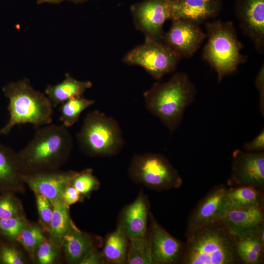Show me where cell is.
<instances>
[{
    "mask_svg": "<svg viewBox=\"0 0 264 264\" xmlns=\"http://www.w3.org/2000/svg\"><path fill=\"white\" fill-rule=\"evenodd\" d=\"M170 1H174L175 0H169Z\"/></svg>",
    "mask_w": 264,
    "mask_h": 264,
    "instance_id": "obj_41",
    "label": "cell"
},
{
    "mask_svg": "<svg viewBox=\"0 0 264 264\" xmlns=\"http://www.w3.org/2000/svg\"><path fill=\"white\" fill-rule=\"evenodd\" d=\"M227 189L223 184L216 186L199 202L188 218L186 234L220 220Z\"/></svg>",
    "mask_w": 264,
    "mask_h": 264,
    "instance_id": "obj_17",
    "label": "cell"
},
{
    "mask_svg": "<svg viewBox=\"0 0 264 264\" xmlns=\"http://www.w3.org/2000/svg\"><path fill=\"white\" fill-rule=\"evenodd\" d=\"M64 0H37V3L38 4H41L43 3H58Z\"/></svg>",
    "mask_w": 264,
    "mask_h": 264,
    "instance_id": "obj_39",
    "label": "cell"
},
{
    "mask_svg": "<svg viewBox=\"0 0 264 264\" xmlns=\"http://www.w3.org/2000/svg\"><path fill=\"white\" fill-rule=\"evenodd\" d=\"M29 223L24 216L0 219V237L14 242Z\"/></svg>",
    "mask_w": 264,
    "mask_h": 264,
    "instance_id": "obj_31",
    "label": "cell"
},
{
    "mask_svg": "<svg viewBox=\"0 0 264 264\" xmlns=\"http://www.w3.org/2000/svg\"><path fill=\"white\" fill-rule=\"evenodd\" d=\"M149 220L147 236L153 264H180L185 243L165 230L151 212Z\"/></svg>",
    "mask_w": 264,
    "mask_h": 264,
    "instance_id": "obj_10",
    "label": "cell"
},
{
    "mask_svg": "<svg viewBox=\"0 0 264 264\" xmlns=\"http://www.w3.org/2000/svg\"><path fill=\"white\" fill-rule=\"evenodd\" d=\"M84 198L79 192L72 185L67 186L63 192L61 200L67 206L69 207Z\"/></svg>",
    "mask_w": 264,
    "mask_h": 264,
    "instance_id": "obj_35",
    "label": "cell"
},
{
    "mask_svg": "<svg viewBox=\"0 0 264 264\" xmlns=\"http://www.w3.org/2000/svg\"><path fill=\"white\" fill-rule=\"evenodd\" d=\"M73 146L72 137L62 124L38 128L30 141L17 153L22 173L58 170L68 160Z\"/></svg>",
    "mask_w": 264,
    "mask_h": 264,
    "instance_id": "obj_1",
    "label": "cell"
},
{
    "mask_svg": "<svg viewBox=\"0 0 264 264\" xmlns=\"http://www.w3.org/2000/svg\"><path fill=\"white\" fill-rule=\"evenodd\" d=\"M205 28L208 40L203 57L216 71L220 82L235 73L245 57L241 53L242 44L231 21L214 20L206 23Z\"/></svg>",
    "mask_w": 264,
    "mask_h": 264,
    "instance_id": "obj_5",
    "label": "cell"
},
{
    "mask_svg": "<svg viewBox=\"0 0 264 264\" xmlns=\"http://www.w3.org/2000/svg\"><path fill=\"white\" fill-rule=\"evenodd\" d=\"M22 174L17 153L0 142V192L22 191L24 184Z\"/></svg>",
    "mask_w": 264,
    "mask_h": 264,
    "instance_id": "obj_20",
    "label": "cell"
},
{
    "mask_svg": "<svg viewBox=\"0 0 264 264\" xmlns=\"http://www.w3.org/2000/svg\"><path fill=\"white\" fill-rule=\"evenodd\" d=\"M71 184L84 199L86 197L88 198L93 192L99 189L100 182L93 175V170L88 168L77 172Z\"/></svg>",
    "mask_w": 264,
    "mask_h": 264,
    "instance_id": "obj_29",
    "label": "cell"
},
{
    "mask_svg": "<svg viewBox=\"0 0 264 264\" xmlns=\"http://www.w3.org/2000/svg\"><path fill=\"white\" fill-rule=\"evenodd\" d=\"M76 137L81 150L92 157L115 155L124 144L117 121L98 110L86 115Z\"/></svg>",
    "mask_w": 264,
    "mask_h": 264,
    "instance_id": "obj_6",
    "label": "cell"
},
{
    "mask_svg": "<svg viewBox=\"0 0 264 264\" xmlns=\"http://www.w3.org/2000/svg\"><path fill=\"white\" fill-rule=\"evenodd\" d=\"M92 86L90 81H79L66 73L65 79L60 83L48 85L45 89V94L55 108L71 98L82 96Z\"/></svg>",
    "mask_w": 264,
    "mask_h": 264,
    "instance_id": "obj_21",
    "label": "cell"
},
{
    "mask_svg": "<svg viewBox=\"0 0 264 264\" xmlns=\"http://www.w3.org/2000/svg\"><path fill=\"white\" fill-rule=\"evenodd\" d=\"M221 7L220 0H175L171 1L170 19L183 20L200 25L217 16Z\"/></svg>",
    "mask_w": 264,
    "mask_h": 264,
    "instance_id": "obj_18",
    "label": "cell"
},
{
    "mask_svg": "<svg viewBox=\"0 0 264 264\" xmlns=\"http://www.w3.org/2000/svg\"><path fill=\"white\" fill-rule=\"evenodd\" d=\"M170 30L163 35L162 41L181 58L191 57L206 38L199 25L180 19L172 20Z\"/></svg>",
    "mask_w": 264,
    "mask_h": 264,
    "instance_id": "obj_13",
    "label": "cell"
},
{
    "mask_svg": "<svg viewBox=\"0 0 264 264\" xmlns=\"http://www.w3.org/2000/svg\"><path fill=\"white\" fill-rule=\"evenodd\" d=\"M39 215L40 224L47 232L53 216L54 207L52 203L46 197L34 193Z\"/></svg>",
    "mask_w": 264,
    "mask_h": 264,
    "instance_id": "obj_34",
    "label": "cell"
},
{
    "mask_svg": "<svg viewBox=\"0 0 264 264\" xmlns=\"http://www.w3.org/2000/svg\"><path fill=\"white\" fill-rule=\"evenodd\" d=\"M94 103V100L82 96L74 97L65 102L59 108V119L62 124L67 128L71 127L78 121L82 112Z\"/></svg>",
    "mask_w": 264,
    "mask_h": 264,
    "instance_id": "obj_26",
    "label": "cell"
},
{
    "mask_svg": "<svg viewBox=\"0 0 264 264\" xmlns=\"http://www.w3.org/2000/svg\"><path fill=\"white\" fill-rule=\"evenodd\" d=\"M77 172L58 170L22 174V177L34 193L39 194L47 198L51 202L61 200L65 189L72 181Z\"/></svg>",
    "mask_w": 264,
    "mask_h": 264,
    "instance_id": "obj_15",
    "label": "cell"
},
{
    "mask_svg": "<svg viewBox=\"0 0 264 264\" xmlns=\"http://www.w3.org/2000/svg\"><path fill=\"white\" fill-rule=\"evenodd\" d=\"M128 173L134 182L158 191L179 188L182 184L178 171L160 154H135Z\"/></svg>",
    "mask_w": 264,
    "mask_h": 264,
    "instance_id": "obj_7",
    "label": "cell"
},
{
    "mask_svg": "<svg viewBox=\"0 0 264 264\" xmlns=\"http://www.w3.org/2000/svg\"><path fill=\"white\" fill-rule=\"evenodd\" d=\"M236 249L241 263L262 264L264 262V242L254 236L237 237Z\"/></svg>",
    "mask_w": 264,
    "mask_h": 264,
    "instance_id": "obj_25",
    "label": "cell"
},
{
    "mask_svg": "<svg viewBox=\"0 0 264 264\" xmlns=\"http://www.w3.org/2000/svg\"><path fill=\"white\" fill-rule=\"evenodd\" d=\"M51 202L54 210L47 232L48 238L62 248L64 236L76 226L71 219L69 207L61 200Z\"/></svg>",
    "mask_w": 264,
    "mask_h": 264,
    "instance_id": "obj_23",
    "label": "cell"
},
{
    "mask_svg": "<svg viewBox=\"0 0 264 264\" xmlns=\"http://www.w3.org/2000/svg\"><path fill=\"white\" fill-rule=\"evenodd\" d=\"M244 151L251 153H260L264 150V130L253 140L243 145Z\"/></svg>",
    "mask_w": 264,
    "mask_h": 264,
    "instance_id": "obj_36",
    "label": "cell"
},
{
    "mask_svg": "<svg viewBox=\"0 0 264 264\" xmlns=\"http://www.w3.org/2000/svg\"><path fill=\"white\" fill-rule=\"evenodd\" d=\"M62 248L49 238L43 241L37 248L34 259L40 264H52L58 259Z\"/></svg>",
    "mask_w": 264,
    "mask_h": 264,
    "instance_id": "obj_32",
    "label": "cell"
},
{
    "mask_svg": "<svg viewBox=\"0 0 264 264\" xmlns=\"http://www.w3.org/2000/svg\"><path fill=\"white\" fill-rule=\"evenodd\" d=\"M13 241L0 237V264H24L26 263L21 251Z\"/></svg>",
    "mask_w": 264,
    "mask_h": 264,
    "instance_id": "obj_33",
    "label": "cell"
},
{
    "mask_svg": "<svg viewBox=\"0 0 264 264\" xmlns=\"http://www.w3.org/2000/svg\"><path fill=\"white\" fill-rule=\"evenodd\" d=\"M150 208L148 197L141 190L136 199L121 210L117 228L129 240L147 236Z\"/></svg>",
    "mask_w": 264,
    "mask_h": 264,
    "instance_id": "obj_16",
    "label": "cell"
},
{
    "mask_svg": "<svg viewBox=\"0 0 264 264\" xmlns=\"http://www.w3.org/2000/svg\"><path fill=\"white\" fill-rule=\"evenodd\" d=\"M182 264H241L237 237L220 220L186 234Z\"/></svg>",
    "mask_w": 264,
    "mask_h": 264,
    "instance_id": "obj_3",
    "label": "cell"
},
{
    "mask_svg": "<svg viewBox=\"0 0 264 264\" xmlns=\"http://www.w3.org/2000/svg\"><path fill=\"white\" fill-rule=\"evenodd\" d=\"M44 230L39 224L29 223L15 238L14 242L22 245L31 258L34 259L38 246L47 239Z\"/></svg>",
    "mask_w": 264,
    "mask_h": 264,
    "instance_id": "obj_27",
    "label": "cell"
},
{
    "mask_svg": "<svg viewBox=\"0 0 264 264\" xmlns=\"http://www.w3.org/2000/svg\"><path fill=\"white\" fill-rule=\"evenodd\" d=\"M103 242L101 238L84 232L76 226L64 236L62 249L68 263L81 264L90 252L102 246Z\"/></svg>",
    "mask_w": 264,
    "mask_h": 264,
    "instance_id": "obj_19",
    "label": "cell"
},
{
    "mask_svg": "<svg viewBox=\"0 0 264 264\" xmlns=\"http://www.w3.org/2000/svg\"><path fill=\"white\" fill-rule=\"evenodd\" d=\"M181 57L162 41L146 37L145 42L130 51L123 62L144 68L153 78L159 79L175 70Z\"/></svg>",
    "mask_w": 264,
    "mask_h": 264,
    "instance_id": "obj_8",
    "label": "cell"
},
{
    "mask_svg": "<svg viewBox=\"0 0 264 264\" xmlns=\"http://www.w3.org/2000/svg\"><path fill=\"white\" fill-rule=\"evenodd\" d=\"M227 183L230 187L250 186L264 192V152L234 151Z\"/></svg>",
    "mask_w": 264,
    "mask_h": 264,
    "instance_id": "obj_9",
    "label": "cell"
},
{
    "mask_svg": "<svg viewBox=\"0 0 264 264\" xmlns=\"http://www.w3.org/2000/svg\"><path fill=\"white\" fill-rule=\"evenodd\" d=\"M195 85L185 72L174 74L167 81L156 82L144 93L147 110L173 132L180 126L186 108L195 100Z\"/></svg>",
    "mask_w": 264,
    "mask_h": 264,
    "instance_id": "obj_2",
    "label": "cell"
},
{
    "mask_svg": "<svg viewBox=\"0 0 264 264\" xmlns=\"http://www.w3.org/2000/svg\"><path fill=\"white\" fill-rule=\"evenodd\" d=\"M75 2H79L86 1L87 0H68Z\"/></svg>",
    "mask_w": 264,
    "mask_h": 264,
    "instance_id": "obj_40",
    "label": "cell"
},
{
    "mask_svg": "<svg viewBox=\"0 0 264 264\" xmlns=\"http://www.w3.org/2000/svg\"><path fill=\"white\" fill-rule=\"evenodd\" d=\"M220 220L237 237L254 236L264 242V207L230 209Z\"/></svg>",
    "mask_w": 264,
    "mask_h": 264,
    "instance_id": "obj_12",
    "label": "cell"
},
{
    "mask_svg": "<svg viewBox=\"0 0 264 264\" xmlns=\"http://www.w3.org/2000/svg\"><path fill=\"white\" fill-rule=\"evenodd\" d=\"M234 10L243 33L256 50L264 53V0H235Z\"/></svg>",
    "mask_w": 264,
    "mask_h": 264,
    "instance_id": "obj_14",
    "label": "cell"
},
{
    "mask_svg": "<svg viewBox=\"0 0 264 264\" xmlns=\"http://www.w3.org/2000/svg\"><path fill=\"white\" fill-rule=\"evenodd\" d=\"M255 87L260 92L259 107L260 111L264 114V66L263 65L255 81Z\"/></svg>",
    "mask_w": 264,
    "mask_h": 264,
    "instance_id": "obj_37",
    "label": "cell"
},
{
    "mask_svg": "<svg viewBox=\"0 0 264 264\" xmlns=\"http://www.w3.org/2000/svg\"><path fill=\"white\" fill-rule=\"evenodd\" d=\"M2 90L8 100L9 117L0 128V136L8 135L16 126L29 124L38 128L52 123V103L44 93L33 88L29 79L10 82Z\"/></svg>",
    "mask_w": 264,
    "mask_h": 264,
    "instance_id": "obj_4",
    "label": "cell"
},
{
    "mask_svg": "<svg viewBox=\"0 0 264 264\" xmlns=\"http://www.w3.org/2000/svg\"><path fill=\"white\" fill-rule=\"evenodd\" d=\"M251 206L264 207V192L250 186L227 188L223 199L224 213L230 209Z\"/></svg>",
    "mask_w": 264,
    "mask_h": 264,
    "instance_id": "obj_22",
    "label": "cell"
},
{
    "mask_svg": "<svg viewBox=\"0 0 264 264\" xmlns=\"http://www.w3.org/2000/svg\"><path fill=\"white\" fill-rule=\"evenodd\" d=\"M129 243L127 237L118 228L107 234L101 250L106 264H126Z\"/></svg>",
    "mask_w": 264,
    "mask_h": 264,
    "instance_id": "obj_24",
    "label": "cell"
},
{
    "mask_svg": "<svg viewBox=\"0 0 264 264\" xmlns=\"http://www.w3.org/2000/svg\"><path fill=\"white\" fill-rule=\"evenodd\" d=\"M106 264L101 251L98 249L90 252L82 261L81 264Z\"/></svg>",
    "mask_w": 264,
    "mask_h": 264,
    "instance_id": "obj_38",
    "label": "cell"
},
{
    "mask_svg": "<svg viewBox=\"0 0 264 264\" xmlns=\"http://www.w3.org/2000/svg\"><path fill=\"white\" fill-rule=\"evenodd\" d=\"M14 193L11 191L0 192V219L24 216L22 203Z\"/></svg>",
    "mask_w": 264,
    "mask_h": 264,
    "instance_id": "obj_30",
    "label": "cell"
},
{
    "mask_svg": "<svg viewBox=\"0 0 264 264\" xmlns=\"http://www.w3.org/2000/svg\"><path fill=\"white\" fill-rule=\"evenodd\" d=\"M129 240L126 264H153L147 236Z\"/></svg>",
    "mask_w": 264,
    "mask_h": 264,
    "instance_id": "obj_28",
    "label": "cell"
},
{
    "mask_svg": "<svg viewBox=\"0 0 264 264\" xmlns=\"http://www.w3.org/2000/svg\"><path fill=\"white\" fill-rule=\"evenodd\" d=\"M134 22L146 37L162 41L163 26L171 18L169 0H145L132 7Z\"/></svg>",
    "mask_w": 264,
    "mask_h": 264,
    "instance_id": "obj_11",
    "label": "cell"
}]
</instances>
